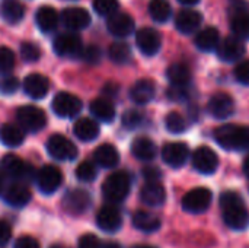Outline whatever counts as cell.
<instances>
[{
    "instance_id": "6da1fadb",
    "label": "cell",
    "mask_w": 249,
    "mask_h": 248,
    "mask_svg": "<svg viewBox=\"0 0 249 248\" xmlns=\"http://www.w3.org/2000/svg\"><path fill=\"white\" fill-rule=\"evenodd\" d=\"M220 208L225 224L233 231H244L249 225V212L244 199L235 191H225L220 196Z\"/></svg>"
},
{
    "instance_id": "7a4b0ae2",
    "label": "cell",
    "mask_w": 249,
    "mask_h": 248,
    "mask_svg": "<svg viewBox=\"0 0 249 248\" xmlns=\"http://www.w3.org/2000/svg\"><path fill=\"white\" fill-rule=\"evenodd\" d=\"M216 142L228 151H249V127L226 124L214 132Z\"/></svg>"
},
{
    "instance_id": "3957f363",
    "label": "cell",
    "mask_w": 249,
    "mask_h": 248,
    "mask_svg": "<svg viewBox=\"0 0 249 248\" xmlns=\"http://www.w3.org/2000/svg\"><path fill=\"white\" fill-rule=\"evenodd\" d=\"M0 172L6 177V180H12L13 183L28 184L35 181V170L31 164L25 162L16 155H4L0 161Z\"/></svg>"
},
{
    "instance_id": "277c9868",
    "label": "cell",
    "mask_w": 249,
    "mask_h": 248,
    "mask_svg": "<svg viewBox=\"0 0 249 248\" xmlns=\"http://www.w3.org/2000/svg\"><path fill=\"white\" fill-rule=\"evenodd\" d=\"M131 189V178L125 171H115L109 174L102 184V194L111 205L121 203L127 199Z\"/></svg>"
},
{
    "instance_id": "5b68a950",
    "label": "cell",
    "mask_w": 249,
    "mask_h": 248,
    "mask_svg": "<svg viewBox=\"0 0 249 248\" xmlns=\"http://www.w3.org/2000/svg\"><path fill=\"white\" fill-rule=\"evenodd\" d=\"M16 118L19 126L31 133L42 130L47 124L45 113L35 105H22L16 111Z\"/></svg>"
},
{
    "instance_id": "8992f818",
    "label": "cell",
    "mask_w": 249,
    "mask_h": 248,
    "mask_svg": "<svg viewBox=\"0 0 249 248\" xmlns=\"http://www.w3.org/2000/svg\"><path fill=\"white\" fill-rule=\"evenodd\" d=\"M213 200V193L206 187H197L188 191L182 199V209L188 213H204Z\"/></svg>"
},
{
    "instance_id": "52a82bcc",
    "label": "cell",
    "mask_w": 249,
    "mask_h": 248,
    "mask_svg": "<svg viewBox=\"0 0 249 248\" xmlns=\"http://www.w3.org/2000/svg\"><path fill=\"white\" fill-rule=\"evenodd\" d=\"M47 152L57 161H73L77 156L76 145L63 134H53L48 139Z\"/></svg>"
},
{
    "instance_id": "ba28073f",
    "label": "cell",
    "mask_w": 249,
    "mask_h": 248,
    "mask_svg": "<svg viewBox=\"0 0 249 248\" xmlns=\"http://www.w3.org/2000/svg\"><path fill=\"white\" fill-rule=\"evenodd\" d=\"M35 183L41 193L53 194L55 193L63 184V174L54 165H44L35 174Z\"/></svg>"
},
{
    "instance_id": "9c48e42d",
    "label": "cell",
    "mask_w": 249,
    "mask_h": 248,
    "mask_svg": "<svg viewBox=\"0 0 249 248\" xmlns=\"http://www.w3.org/2000/svg\"><path fill=\"white\" fill-rule=\"evenodd\" d=\"M53 48L54 53L61 57H80L83 44L80 37L70 31L55 37V39L53 41Z\"/></svg>"
},
{
    "instance_id": "30bf717a",
    "label": "cell",
    "mask_w": 249,
    "mask_h": 248,
    "mask_svg": "<svg viewBox=\"0 0 249 248\" xmlns=\"http://www.w3.org/2000/svg\"><path fill=\"white\" fill-rule=\"evenodd\" d=\"M53 111L63 118L76 117L82 110V101L70 92H58L53 99Z\"/></svg>"
},
{
    "instance_id": "8fae6325",
    "label": "cell",
    "mask_w": 249,
    "mask_h": 248,
    "mask_svg": "<svg viewBox=\"0 0 249 248\" xmlns=\"http://www.w3.org/2000/svg\"><path fill=\"white\" fill-rule=\"evenodd\" d=\"M92 206V197L86 190L73 189L69 190L63 197V208L67 213L71 215H82L89 210Z\"/></svg>"
},
{
    "instance_id": "7c38bea8",
    "label": "cell",
    "mask_w": 249,
    "mask_h": 248,
    "mask_svg": "<svg viewBox=\"0 0 249 248\" xmlns=\"http://www.w3.org/2000/svg\"><path fill=\"white\" fill-rule=\"evenodd\" d=\"M96 225L104 232H118L123 227V215L114 205L102 206L96 213Z\"/></svg>"
},
{
    "instance_id": "4fadbf2b",
    "label": "cell",
    "mask_w": 249,
    "mask_h": 248,
    "mask_svg": "<svg viewBox=\"0 0 249 248\" xmlns=\"http://www.w3.org/2000/svg\"><path fill=\"white\" fill-rule=\"evenodd\" d=\"M193 167L200 174L210 175V174L216 172V170L219 167V158L212 148L201 146V148L196 149L193 153Z\"/></svg>"
},
{
    "instance_id": "5bb4252c",
    "label": "cell",
    "mask_w": 249,
    "mask_h": 248,
    "mask_svg": "<svg viewBox=\"0 0 249 248\" xmlns=\"http://www.w3.org/2000/svg\"><path fill=\"white\" fill-rule=\"evenodd\" d=\"M190 156V148L182 142H169L162 148V159L172 168H181Z\"/></svg>"
},
{
    "instance_id": "9a60e30c",
    "label": "cell",
    "mask_w": 249,
    "mask_h": 248,
    "mask_svg": "<svg viewBox=\"0 0 249 248\" xmlns=\"http://www.w3.org/2000/svg\"><path fill=\"white\" fill-rule=\"evenodd\" d=\"M136 44H137V48L144 56H155L160 50L162 38H160V34L156 29H153V28H142L136 34Z\"/></svg>"
},
{
    "instance_id": "2e32d148",
    "label": "cell",
    "mask_w": 249,
    "mask_h": 248,
    "mask_svg": "<svg viewBox=\"0 0 249 248\" xmlns=\"http://www.w3.org/2000/svg\"><path fill=\"white\" fill-rule=\"evenodd\" d=\"M63 25L69 29V31H82L85 28L89 26L90 23V15L88 10L82 9V7H69L64 9L61 16H60Z\"/></svg>"
},
{
    "instance_id": "e0dca14e",
    "label": "cell",
    "mask_w": 249,
    "mask_h": 248,
    "mask_svg": "<svg viewBox=\"0 0 249 248\" xmlns=\"http://www.w3.org/2000/svg\"><path fill=\"white\" fill-rule=\"evenodd\" d=\"M134 19L128 13L115 12L111 16H108L107 28L109 34H112L117 38H125L134 31Z\"/></svg>"
},
{
    "instance_id": "ac0fdd59",
    "label": "cell",
    "mask_w": 249,
    "mask_h": 248,
    "mask_svg": "<svg viewBox=\"0 0 249 248\" xmlns=\"http://www.w3.org/2000/svg\"><path fill=\"white\" fill-rule=\"evenodd\" d=\"M1 196H3V200L9 206L16 208V209L25 208L32 199L31 190L26 187V184H22V183H12L10 186L4 189Z\"/></svg>"
},
{
    "instance_id": "d6986e66",
    "label": "cell",
    "mask_w": 249,
    "mask_h": 248,
    "mask_svg": "<svg viewBox=\"0 0 249 248\" xmlns=\"http://www.w3.org/2000/svg\"><path fill=\"white\" fill-rule=\"evenodd\" d=\"M209 113L217 118V120H225L229 118L235 113V101L231 95L228 94H216L212 96L209 102Z\"/></svg>"
},
{
    "instance_id": "ffe728a7",
    "label": "cell",
    "mask_w": 249,
    "mask_h": 248,
    "mask_svg": "<svg viewBox=\"0 0 249 248\" xmlns=\"http://www.w3.org/2000/svg\"><path fill=\"white\" fill-rule=\"evenodd\" d=\"M140 200L150 208H160L166 200V190L159 181H147L140 190Z\"/></svg>"
},
{
    "instance_id": "44dd1931",
    "label": "cell",
    "mask_w": 249,
    "mask_h": 248,
    "mask_svg": "<svg viewBox=\"0 0 249 248\" xmlns=\"http://www.w3.org/2000/svg\"><path fill=\"white\" fill-rule=\"evenodd\" d=\"M216 50H217V56L223 61H229V63L242 58V56L245 54V45L236 37H229L223 39L222 42H219Z\"/></svg>"
},
{
    "instance_id": "7402d4cb",
    "label": "cell",
    "mask_w": 249,
    "mask_h": 248,
    "mask_svg": "<svg viewBox=\"0 0 249 248\" xmlns=\"http://www.w3.org/2000/svg\"><path fill=\"white\" fill-rule=\"evenodd\" d=\"M23 91L28 96L34 99L44 98L50 91V82L44 75L32 73L23 79Z\"/></svg>"
},
{
    "instance_id": "603a6c76",
    "label": "cell",
    "mask_w": 249,
    "mask_h": 248,
    "mask_svg": "<svg viewBox=\"0 0 249 248\" xmlns=\"http://www.w3.org/2000/svg\"><path fill=\"white\" fill-rule=\"evenodd\" d=\"M203 18L197 10L193 9H184L181 10L177 18H175V26L181 34L190 35L194 31H197V28L201 25Z\"/></svg>"
},
{
    "instance_id": "cb8c5ba5",
    "label": "cell",
    "mask_w": 249,
    "mask_h": 248,
    "mask_svg": "<svg viewBox=\"0 0 249 248\" xmlns=\"http://www.w3.org/2000/svg\"><path fill=\"white\" fill-rule=\"evenodd\" d=\"M156 88L149 79H140L130 88V98L137 105H144L155 98Z\"/></svg>"
},
{
    "instance_id": "d4e9b609",
    "label": "cell",
    "mask_w": 249,
    "mask_h": 248,
    "mask_svg": "<svg viewBox=\"0 0 249 248\" xmlns=\"http://www.w3.org/2000/svg\"><path fill=\"white\" fill-rule=\"evenodd\" d=\"M93 161L96 165H99L101 168H115L120 162V153L117 151V148L114 145L109 143H104L101 146H98L93 152Z\"/></svg>"
},
{
    "instance_id": "484cf974",
    "label": "cell",
    "mask_w": 249,
    "mask_h": 248,
    "mask_svg": "<svg viewBox=\"0 0 249 248\" xmlns=\"http://www.w3.org/2000/svg\"><path fill=\"white\" fill-rule=\"evenodd\" d=\"M131 153L139 159V161H153L158 155V148L155 142L149 137H136L131 143Z\"/></svg>"
},
{
    "instance_id": "4316f807",
    "label": "cell",
    "mask_w": 249,
    "mask_h": 248,
    "mask_svg": "<svg viewBox=\"0 0 249 248\" xmlns=\"http://www.w3.org/2000/svg\"><path fill=\"white\" fill-rule=\"evenodd\" d=\"M73 132L76 134V137L82 142H92L99 136V126L93 118L89 117H82L79 118L74 126H73Z\"/></svg>"
},
{
    "instance_id": "83f0119b",
    "label": "cell",
    "mask_w": 249,
    "mask_h": 248,
    "mask_svg": "<svg viewBox=\"0 0 249 248\" xmlns=\"http://www.w3.org/2000/svg\"><path fill=\"white\" fill-rule=\"evenodd\" d=\"M35 22L42 32H53L58 25V13L51 6H41L35 13Z\"/></svg>"
},
{
    "instance_id": "f1b7e54d",
    "label": "cell",
    "mask_w": 249,
    "mask_h": 248,
    "mask_svg": "<svg viewBox=\"0 0 249 248\" xmlns=\"http://www.w3.org/2000/svg\"><path fill=\"white\" fill-rule=\"evenodd\" d=\"M133 227L142 232H146V234H152V232H156L159 231L162 222L158 216L146 212V210H137L134 212L133 215Z\"/></svg>"
},
{
    "instance_id": "f546056e",
    "label": "cell",
    "mask_w": 249,
    "mask_h": 248,
    "mask_svg": "<svg viewBox=\"0 0 249 248\" xmlns=\"http://www.w3.org/2000/svg\"><path fill=\"white\" fill-rule=\"evenodd\" d=\"M25 133L20 126L6 123L0 126V142L7 148H18L23 143Z\"/></svg>"
},
{
    "instance_id": "4dcf8cb0",
    "label": "cell",
    "mask_w": 249,
    "mask_h": 248,
    "mask_svg": "<svg viewBox=\"0 0 249 248\" xmlns=\"http://www.w3.org/2000/svg\"><path fill=\"white\" fill-rule=\"evenodd\" d=\"M197 48L200 51H213L217 48L219 42H220V34L216 28L213 26H209V28H204L203 31H200L194 39Z\"/></svg>"
},
{
    "instance_id": "1f68e13d",
    "label": "cell",
    "mask_w": 249,
    "mask_h": 248,
    "mask_svg": "<svg viewBox=\"0 0 249 248\" xmlns=\"http://www.w3.org/2000/svg\"><path fill=\"white\" fill-rule=\"evenodd\" d=\"M25 16V7L16 1V0H4L0 4V18L10 23V25H16L19 23Z\"/></svg>"
},
{
    "instance_id": "d6a6232c",
    "label": "cell",
    "mask_w": 249,
    "mask_h": 248,
    "mask_svg": "<svg viewBox=\"0 0 249 248\" xmlns=\"http://www.w3.org/2000/svg\"><path fill=\"white\" fill-rule=\"evenodd\" d=\"M90 113L95 118L104 121V123H111L115 118V108L111 101L107 98H96L90 102Z\"/></svg>"
},
{
    "instance_id": "836d02e7",
    "label": "cell",
    "mask_w": 249,
    "mask_h": 248,
    "mask_svg": "<svg viewBox=\"0 0 249 248\" xmlns=\"http://www.w3.org/2000/svg\"><path fill=\"white\" fill-rule=\"evenodd\" d=\"M166 76L172 85H188L191 80L190 67L184 63H174L168 67Z\"/></svg>"
},
{
    "instance_id": "e575fe53",
    "label": "cell",
    "mask_w": 249,
    "mask_h": 248,
    "mask_svg": "<svg viewBox=\"0 0 249 248\" xmlns=\"http://www.w3.org/2000/svg\"><path fill=\"white\" fill-rule=\"evenodd\" d=\"M149 15L155 22H166L172 15V7L168 0H150Z\"/></svg>"
},
{
    "instance_id": "d590c367",
    "label": "cell",
    "mask_w": 249,
    "mask_h": 248,
    "mask_svg": "<svg viewBox=\"0 0 249 248\" xmlns=\"http://www.w3.org/2000/svg\"><path fill=\"white\" fill-rule=\"evenodd\" d=\"M231 28L236 38H239V39L249 38V13L238 10L232 18Z\"/></svg>"
},
{
    "instance_id": "8d00e7d4",
    "label": "cell",
    "mask_w": 249,
    "mask_h": 248,
    "mask_svg": "<svg viewBox=\"0 0 249 248\" xmlns=\"http://www.w3.org/2000/svg\"><path fill=\"white\" fill-rule=\"evenodd\" d=\"M109 58L117 64H125L131 60V48L125 42H114L108 50Z\"/></svg>"
},
{
    "instance_id": "74e56055",
    "label": "cell",
    "mask_w": 249,
    "mask_h": 248,
    "mask_svg": "<svg viewBox=\"0 0 249 248\" xmlns=\"http://www.w3.org/2000/svg\"><path fill=\"white\" fill-rule=\"evenodd\" d=\"M98 175L96 164L92 161H83L76 168V178L82 183H92Z\"/></svg>"
},
{
    "instance_id": "f35d334b",
    "label": "cell",
    "mask_w": 249,
    "mask_h": 248,
    "mask_svg": "<svg viewBox=\"0 0 249 248\" xmlns=\"http://www.w3.org/2000/svg\"><path fill=\"white\" fill-rule=\"evenodd\" d=\"M165 126H166L168 132H171L174 134H179V133H184L187 130V121H185V118L179 113H177V111L169 113L166 115Z\"/></svg>"
},
{
    "instance_id": "ab89813d",
    "label": "cell",
    "mask_w": 249,
    "mask_h": 248,
    "mask_svg": "<svg viewBox=\"0 0 249 248\" xmlns=\"http://www.w3.org/2000/svg\"><path fill=\"white\" fill-rule=\"evenodd\" d=\"M93 10L99 15V16H111L112 13H115L120 7L118 0H93L92 1Z\"/></svg>"
},
{
    "instance_id": "60d3db41",
    "label": "cell",
    "mask_w": 249,
    "mask_h": 248,
    "mask_svg": "<svg viewBox=\"0 0 249 248\" xmlns=\"http://www.w3.org/2000/svg\"><path fill=\"white\" fill-rule=\"evenodd\" d=\"M143 121H144V115L139 110H128L123 114V126L130 130L140 127Z\"/></svg>"
},
{
    "instance_id": "b9f144b4",
    "label": "cell",
    "mask_w": 249,
    "mask_h": 248,
    "mask_svg": "<svg viewBox=\"0 0 249 248\" xmlns=\"http://www.w3.org/2000/svg\"><path fill=\"white\" fill-rule=\"evenodd\" d=\"M20 56L25 61L28 63H34V61H38L39 57H41V50L36 44L34 42H22L20 44Z\"/></svg>"
},
{
    "instance_id": "7bdbcfd3",
    "label": "cell",
    "mask_w": 249,
    "mask_h": 248,
    "mask_svg": "<svg viewBox=\"0 0 249 248\" xmlns=\"http://www.w3.org/2000/svg\"><path fill=\"white\" fill-rule=\"evenodd\" d=\"M15 66V54L7 47H0V75L9 73Z\"/></svg>"
},
{
    "instance_id": "ee69618b",
    "label": "cell",
    "mask_w": 249,
    "mask_h": 248,
    "mask_svg": "<svg viewBox=\"0 0 249 248\" xmlns=\"http://www.w3.org/2000/svg\"><path fill=\"white\" fill-rule=\"evenodd\" d=\"M19 80L15 76H3L0 77V94L1 95H12L19 89Z\"/></svg>"
},
{
    "instance_id": "f6af8a7d",
    "label": "cell",
    "mask_w": 249,
    "mask_h": 248,
    "mask_svg": "<svg viewBox=\"0 0 249 248\" xmlns=\"http://www.w3.org/2000/svg\"><path fill=\"white\" fill-rule=\"evenodd\" d=\"M80 57H82L85 61H88V63H90V64H95V63H99V60H101V57H102V51H101V48L96 47V45H89V47H86V48L82 50Z\"/></svg>"
},
{
    "instance_id": "bcb514c9",
    "label": "cell",
    "mask_w": 249,
    "mask_h": 248,
    "mask_svg": "<svg viewBox=\"0 0 249 248\" xmlns=\"http://www.w3.org/2000/svg\"><path fill=\"white\" fill-rule=\"evenodd\" d=\"M188 94V85H172L168 91V96L174 101H184L190 96Z\"/></svg>"
},
{
    "instance_id": "7dc6e473",
    "label": "cell",
    "mask_w": 249,
    "mask_h": 248,
    "mask_svg": "<svg viewBox=\"0 0 249 248\" xmlns=\"http://www.w3.org/2000/svg\"><path fill=\"white\" fill-rule=\"evenodd\" d=\"M77 248H102L101 240L93 234H85L79 238Z\"/></svg>"
},
{
    "instance_id": "c3c4849f",
    "label": "cell",
    "mask_w": 249,
    "mask_h": 248,
    "mask_svg": "<svg viewBox=\"0 0 249 248\" xmlns=\"http://www.w3.org/2000/svg\"><path fill=\"white\" fill-rule=\"evenodd\" d=\"M235 77L239 83L249 85V61H242L235 69Z\"/></svg>"
},
{
    "instance_id": "681fc988",
    "label": "cell",
    "mask_w": 249,
    "mask_h": 248,
    "mask_svg": "<svg viewBox=\"0 0 249 248\" xmlns=\"http://www.w3.org/2000/svg\"><path fill=\"white\" fill-rule=\"evenodd\" d=\"M13 248H41V246H39V243L34 237L23 235V237H19L15 241Z\"/></svg>"
},
{
    "instance_id": "f907efd6",
    "label": "cell",
    "mask_w": 249,
    "mask_h": 248,
    "mask_svg": "<svg viewBox=\"0 0 249 248\" xmlns=\"http://www.w3.org/2000/svg\"><path fill=\"white\" fill-rule=\"evenodd\" d=\"M10 238H12V228H10L9 222L0 219V247L7 246Z\"/></svg>"
},
{
    "instance_id": "816d5d0a",
    "label": "cell",
    "mask_w": 249,
    "mask_h": 248,
    "mask_svg": "<svg viewBox=\"0 0 249 248\" xmlns=\"http://www.w3.org/2000/svg\"><path fill=\"white\" fill-rule=\"evenodd\" d=\"M143 177L146 181H159L162 177V172L156 167H146L143 168Z\"/></svg>"
},
{
    "instance_id": "f5cc1de1",
    "label": "cell",
    "mask_w": 249,
    "mask_h": 248,
    "mask_svg": "<svg viewBox=\"0 0 249 248\" xmlns=\"http://www.w3.org/2000/svg\"><path fill=\"white\" fill-rule=\"evenodd\" d=\"M4 189H6V177L0 172V196L3 194Z\"/></svg>"
},
{
    "instance_id": "db71d44e",
    "label": "cell",
    "mask_w": 249,
    "mask_h": 248,
    "mask_svg": "<svg viewBox=\"0 0 249 248\" xmlns=\"http://www.w3.org/2000/svg\"><path fill=\"white\" fill-rule=\"evenodd\" d=\"M102 248H123L118 243H105Z\"/></svg>"
},
{
    "instance_id": "11a10c76",
    "label": "cell",
    "mask_w": 249,
    "mask_h": 248,
    "mask_svg": "<svg viewBox=\"0 0 249 248\" xmlns=\"http://www.w3.org/2000/svg\"><path fill=\"white\" fill-rule=\"evenodd\" d=\"M178 1L182 4H187V6H193V4H197L200 0H178Z\"/></svg>"
},
{
    "instance_id": "9f6ffc18",
    "label": "cell",
    "mask_w": 249,
    "mask_h": 248,
    "mask_svg": "<svg viewBox=\"0 0 249 248\" xmlns=\"http://www.w3.org/2000/svg\"><path fill=\"white\" fill-rule=\"evenodd\" d=\"M244 172H245V175L249 178V158H247L245 162H244Z\"/></svg>"
},
{
    "instance_id": "6f0895ef",
    "label": "cell",
    "mask_w": 249,
    "mask_h": 248,
    "mask_svg": "<svg viewBox=\"0 0 249 248\" xmlns=\"http://www.w3.org/2000/svg\"><path fill=\"white\" fill-rule=\"evenodd\" d=\"M131 248H156L153 246H146V244H137V246H133Z\"/></svg>"
},
{
    "instance_id": "680465c9",
    "label": "cell",
    "mask_w": 249,
    "mask_h": 248,
    "mask_svg": "<svg viewBox=\"0 0 249 248\" xmlns=\"http://www.w3.org/2000/svg\"><path fill=\"white\" fill-rule=\"evenodd\" d=\"M51 248H64V247H63V246H53Z\"/></svg>"
}]
</instances>
